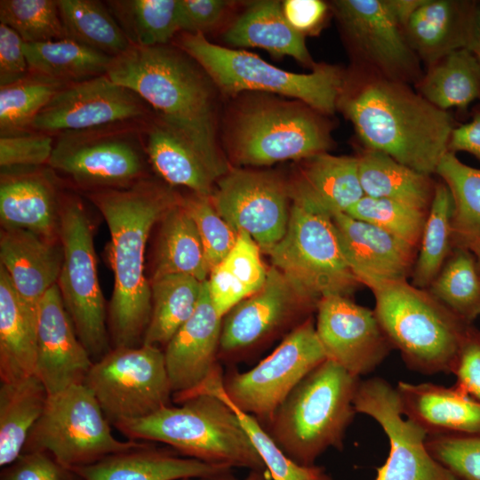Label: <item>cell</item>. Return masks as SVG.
I'll return each instance as SVG.
<instances>
[{
	"label": "cell",
	"instance_id": "cell-1",
	"mask_svg": "<svg viewBox=\"0 0 480 480\" xmlns=\"http://www.w3.org/2000/svg\"><path fill=\"white\" fill-rule=\"evenodd\" d=\"M338 109L364 148L384 153L431 176L445 153L453 120L411 84L353 68L346 73Z\"/></svg>",
	"mask_w": 480,
	"mask_h": 480
},
{
	"label": "cell",
	"instance_id": "cell-2",
	"mask_svg": "<svg viewBox=\"0 0 480 480\" xmlns=\"http://www.w3.org/2000/svg\"><path fill=\"white\" fill-rule=\"evenodd\" d=\"M85 196L102 214L110 234L114 290L108 308L109 338L113 348L139 347L151 315L150 283L145 276L147 242L153 227L182 198L150 178Z\"/></svg>",
	"mask_w": 480,
	"mask_h": 480
},
{
	"label": "cell",
	"instance_id": "cell-3",
	"mask_svg": "<svg viewBox=\"0 0 480 480\" xmlns=\"http://www.w3.org/2000/svg\"><path fill=\"white\" fill-rule=\"evenodd\" d=\"M107 76L140 96L158 120L199 153L219 180L228 173L216 142L209 76L190 56L168 44L131 45L113 58Z\"/></svg>",
	"mask_w": 480,
	"mask_h": 480
},
{
	"label": "cell",
	"instance_id": "cell-4",
	"mask_svg": "<svg viewBox=\"0 0 480 480\" xmlns=\"http://www.w3.org/2000/svg\"><path fill=\"white\" fill-rule=\"evenodd\" d=\"M222 386L140 419L114 426L129 440L164 443L188 458L246 468L269 476L236 410L220 393Z\"/></svg>",
	"mask_w": 480,
	"mask_h": 480
},
{
	"label": "cell",
	"instance_id": "cell-5",
	"mask_svg": "<svg viewBox=\"0 0 480 480\" xmlns=\"http://www.w3.org/2000/svg\"><path fill=\"white\" fill-rule=\"evenodd\" d=\"M359 381V377L325 359L279 405L267 432L295 462L315 465L328 448L342 449L356 413L353 400Z\"/></svg>",
	"mask_w": 480,
	"mask_h": 480
},
{
	"label": "cell",
	"instance_id": "cell-6",
	"mask_svg": "<svg viewBox=\"0 0 480 480\" xmlns=\"http://www.w3.org/2000/svg\"><path fill=\"white\" fill-rule=\"evenodd\" d=\"M371 290L377 319L408 368L424 374L452 373L472 324L407 280L382 283Z\"/></svg>",
	"mask_w": 480,
	"mask_h": 480
},
{
	"label": "cell",
	"instance_id": "cell-7",
	"mask_svg": "<svg viewBox=\"0 0 480 480\" xmlns=\"http://www.w3.org/2000/svg\"><path fill=\"white\" fill-rule=\"evenodd\" d=\"M176 41L177 47L227 93L263 91L298 99L326 116L338 109L346 73L336 66L316 64L311 73L297 74L272 66L251 52L210 43L201 33L180 32Z\"/></svg>",
	"mask_w": 480,
	"mask_h": 480
},
{
	"label": "cell",
	"instance_id": "cell-8",
	"mask_svg": "<svg viewBox=\"0 0 480 480\" xmlns=\"http://www.w3.org/2000/svg\"><path fill=\"white\" fill-rule=\"evenodd\" d=\"M421 0L331 3L355 68L414 85L423 76L404 27Z\"/></svg>",
	"mask_w": 480,
	"mask_h": 480
},
{
	"label": "cell",
	"instance_id": "cell-9",
	"mask_svg": "<svg viewBox=\"0 0 480 480\" xmlns=\"http://www.w3.org/2000/svg\"><path fill=\"white\" fill-rule=\"evenodd\" d=\"M146 123L58 133L47 166L86 193L130 188L148 178Z\"/></svg>",
	"mask_w": 480,
	"mask_h": 480
},
{
	"label": "cell",
	"instance_id": "cell-10",
	"mask_svg": "<svg viewBox=\"0 0 480 480\" xmlns=\"http://www.w3.org/2000/svg\"><path fill=\"white\" fill-rule=\"evenodd\" d=\"M273 267L317 307L329 295L348 297L359 281L342 253L332 217L292 203L284 237L267 252Z\"/></svg>",
	"mask_w": 480,
	"mask_h": 480
},
{
	"label": "cell",
	"instance_id": "cell-11",
	"mask_svg": "<svg viewBox=\"0 0 480 480\" xmlns=\"http://www.w3.org/2000/svg\"><path fill=\"white\" fill-rule=\"evenodd\" d=\"M306 104L260 102L244 107L228 135L235 160L245 165L277 162L325 153L332 147V124Z\"/></svg>",
	"mask_w": 480,
	"mask_h": 480
},
{
	"label": "cell",
	"instance_id": "cell-12",
	"mask_svg": "<svg viewBox=\"0 0 480 480\" xmlns=\"http://www.w3.org/2000/svg\"><path fill=\"white\" fill-rule=\"evenodd\" d=\"M59 235L63 263L57 285L77 337L96 362L111 349L108 311L99 283L93 227L74 195H63Z\"/></svg>",
	"mask_w": 480,
	"mask_h": 480
},
{
	"label": "cell",
	"instance_id": "cell-13",
	"mask_svg": "<svg viewBox=\"0 0 480 480\" xmlns=\"http://www.w3.org/2000/svg\"><path fill=\"white\" fill-rule=\"evenodd\" d=\"M109 423L93 393L84 383L72 386L49 396L23 452H47L62 467L72 471L108 455L147 444L116 439L112 435Z\"/></svg>",
	"mask_w": 480,
	"mask_h": 480
},
{
	"label": "cell",
	"instance_id": "cell-14",
	"mask_svg": "<svg viewBox=\"0 0 480 480\" xmlns=\"http://www.w3.org/2000/svg\"><path fill=\"white\" fill-rule=\"evenodd\" d=\"M84 385L113 425L149 416L172 396L164 353L148 345L112 348L93 362Z\"/></svg>",
	"mask_w": 480,
	"mask_h": 480
},
{
	"label": "cell",
	"instance_id": "cell-15",
	"mask_svg": "<svg viewBox=\"0 0 480 480\" xmlns=\"http://www.w3.org/2000/svg\"><path fill=\"white\" fill-rule=\"evenodd\" d=\"M325 359L316 325L308 318L256 366L223 378L220 393L232 406L268 426L296 385Z\"/></svg>",
	"mask_w": 480,
	"mask_h": 480
},
{
	"label": "cell",
	"instance_id": "cell-16",
	"mask_svg": "<svg viewBox=\"0 0 480 480\" xmlns=\"http://www.w3.org/2000/svg\"><path fill=\"white\" fill-rule=\"evenodd\" d=\"M353 404L356 412L376 420L388 439V456L374 480H459L428 452V432L404 414L397 390L387 380H360Z\"/></svg>",
	"mask_w": 480,
	"mask_h": 480
},
{
	"label": "cell",
	"instance_id": "cell-17",
	"mask_svg": "<svg viewBox=\"0 0 480 480\" xmlns=\"http://www.w3.org/2000/svg\"><path fill=\"white\" fill-rule=\"evenodd\" d=\"M133 91L102 75L66 84L40 111L32 130L56 135L121 124H144L155 115Z\"/></svg>",
	"mask_w": 480,
	"mask_h": 480
},
{
	"label": "cell",
	"instance_id": "cell-18",
	"mask_svg": "<svg viewBox=\"0 0 480 480\" xmlns=\"http://www.w3.org/2000/svg\"><path fill=\"white\" fill-rule=\"evenodd\" d=\"M210 196L219 214L237 232H246L266 253L284 236L289 218L287 183L275 174L232 170Z\"/></svg>",
	"mask_w": 480,
	"mask_h": 480
},
{
	"label": "cell",
	"instance_id": "cell-19",
	"mask_svg": "<svg viewBox=\"0 0 480 480\" xmlns=\"http://www.w3.org/2000/svg\"><path fill=\"white\" fill-rule=\"evenodd\" d=\"M316 331L326 356L350 374L373 372L393 348L374 310L341 295L322 298Z\"/></svg>",
	"mask_w": 480,
	"mask_h": 480
},
{
	"label": "cell",
	"instance_id": "cell-20",
	"mask_svg": "<svg viewBox=\"0 0 480 480\" xmlns=\"http://www.w3.org/2000/svg\"><path fill=\"white\" fill-rule=\"evenodd\" d=\"M316 308L272 266L262 288L239 302L223 317L219 356H237Z\"/></svg>",
	"mask_w": 480,
	"mask_h": 480
},
{
	"label": "cell",
	"instance_id": "cell-21",
	"mask_svg": "<svg viewBox=\"0 0 480 480\" xmlns=\"http://www.w3.org/2000/svg\"><path fill=\"white\" fill-rule=\"evenodd\" d=\"M222 319L212 304L205 280L196 311L164 352L176 403L181 404L205 383L222 376L218 363Z\"/></svg>",
	"mask_w": 480,
	"mask_h": 480
},
{
	"label": "cell",
	"instance_id": "cell-22",
	"mask_svg": "<svg viewBox=\"0 0 480 480\" xmlns=\"http://www.w3.org/2000/svg\"><path fill=\"white\" fill-rule=\"evenodd\" d=\"M92 364L56 284L44 294L38 308L35 374L51 396L84 384Z\"/></svg>",
	"mask_w": 480,
	"mask_h": 480
},
{
	"label": "cell",
	"instance_id": "cell-23",
	"mask_svg": "<svg viewBox=\"0 0 480 480\" xmlns=\"http://www.w3.org/2000/svg\"><path fill=\"white\" fill-rule=\"evenodd\" d=\"M332 220L345 260L360 284L371 289L412 275L418 248L346 213Z\"/></svg>",
	"mask_w": 480,
	"mask_h": 480
},
{
	"label": "cell",
	"instance_id": "cell-24",
	"mask_svg": "<svg viewBox=\"0 0 480 480\" xmlns=\"http://www.w3.org/2000/svg\"><path fill=\"white\" fill-rule=\"evenodd\" d=\"M62 198L59 180L49 166L1 172V227L59 239Z\"/></svg>",
	"mask_w": 480,
	"mask_h": 480
},
{
	"label": "cell",
	"instance_id": "cell-25",
	"mask_svg": "<svg viewBox=\"0 0 480 480\" xmlns=\"http://www.w3.org/2000/svg\"><path fill=\"white\" fill-rule=\"evenodd\" d=\"M62 263L60 238L21 228H1L0 266L21 300L36 313L44 294L57 284Z\"/></svg>",
	"mask_w": 480,
	"mask_h": 480
},
{
	"label": "cell",
	"instance_id": "cell-26",
	"mask_svg": "<svg viewBox=\"0 0 480 480\" xmlns=\"http://www.w3.org/2000/svg\"><path fill=\"white\" fill-rule=\"evenodd\" d=\"M288 183L292 203L330 217L347 211L364 196L356 156L328 152L300 160Z\"/></svg>",
	"mask_w": 480,
	"mask_h": 480
},
{
	"label": "cell",
	"instance_id": "cell-27",
	"mask_svg": "<svg viewBox=\"0 0 480 480\" xmlns=\"http://www.w3.org/2000/svg\"><path fill=\"white\" fill-rule=\"evenodd\" d=\"M479 6L467 0H422L404 27L406 39L427 67L469 47Z\"/></svg>",
	"mask_w": 480,
	"mask_h": 480
},
{
	"label": "cell",
	"instance_id": "cell-28",
	"mask_svg": "<svg viewBox=\"0 0 480 480\" xmlns=\"http://www.w3.org/2000/svg\"><path fill=\"white\" fill-rule=\"evenodd\" d=\"M230 470L226 466L178 457L147 444L141 448L108 455L71 472L83 480H182L208 478Z\"/></svg>",
	"mask_w": 480,
	"mask_h": 480
},
{
	"label": "cell",
	"instance_id": "cell-29",
	"mask_svg": "<svg viewBox=\"0 0 480 480\" xmlns=\"http://www.w3.org/2000/svg\"><path fill=\"white\" fill-rule=\"evenodd\" d=\"M396 388L404 414L428 435H480V402L452 386L399 381Z\"/></svg>",
	"mask_w": 480,
	"mask_h": 480
},
{
	"label": "cell",
	"instance_id": "cell-30",
	"mask_svg": "<svg viewBox=\"0 0 480 480\" xmlns=\"http://www.w3.org/2000/svg\"><path fill=\"white\" fill-rule=\"evenodd\" d=\"M143 140L149 164L164 180L196 195L212 196L219 178L179 133L154 116L143 126Z\"/></svg>",
	"mask_w": 480,
	"mask_h": 480
},
{
	"label": "cell",
	"instance_id": "cell-31",
	"mask_svg": "<svg viewBox=\"0 0 480 480\" xmlns=\"http://www.w3.org/2000/svg\"><path fill=\"white\" fill-rule=\"evenodd\" d=\"M38 314L20 297L0 266V378L15 381L35 374Z\"/></svg>",
	"mask_w": 480,
	"mask_h": 480
},
{
	"label": "cell",
	"instance_id": "cell-32",
	"mask_svg": "<svg viewBox=\"0 0 480 480\" xmlns=\"http://www.w3.org/2000/svg\"><path fill=\"white\" fill-rule=\"evenodd\" d=\"M224 40L235 46L262 48L275 56H291L312 68L316 66L305 36L289 24L279 1L251 4L226 30Z\"/></svg>",
	"mask_w": 480,
	"mask_h": 480
},
{
	"label": "cell",
	"instance_id": "cell-33",
	"mask_svg": "<svg viewBox=\"0 0 480 480\" xmlns=\"http://www.w3.org/2000/svg\"><path fill=\"white\" fill-rule=\"evenodd\" d=\"M356 157L359 180L364 196L390 199L428 212L436 183L429 175L372 149L363 148Z\"/></svg>",
	"mask_w": 480,
	"mask_h": 480
},
{
	"label": "cell",
	"instance_id": "cell-34",
	"mask_svg": "<svg viewBox=\"0 0 480 480\" xmlns=\"http://www.w3.org/2000/svg\"><path fill=\"white\" fill-rule=\"evenodd\" d=\"M160 222L151 280L169 275L207 280L210 268L204 249L183 198L166 212Z\"/></svg>",
	"mask_w": 480,
	"mask_h": 480
},
{
	"label": "cell",
	"instance_id": "cell-35",
	"mask_svg": "<svg viewBox=\"0 0 480 480\" xmlns=\"http://www.w3.org/2000/svg\"><path fill=\"white\" fill-rule=\"evenodd\" d=\"M48 398L46 388L36 374L15 381L1 382V467L10 466L21 455Z\"/></svg>",
	"mask_w": 480,
	"mask_h": 480
},
{
	"label": "cell",
	"instance_id": "cell-36",
	"mask_svg": "<svg viewBox=\"0 0 480 480\" xmlns=\"http://www.w3.org/2000/svg\"><path fill=\"white\" fill-rule=\"evenodd\" d=\"M267 270L260 248L246 232L239 231L229 253L210 272L208 290L218 314L224 317L239 302L264 285Z\"/></svg>",
	"mask_w": 480,
	"mask_h": 480
},
{
	"label": "cell",
	"instance_id": "cell-37",
	"mask_svg": "<svg viewBox=\"0 0 480 480\" xmlns=\"http://www.w3.org/2000/svg\"><path fill=\"white\" fill-rule=\"evenodd\" d=\"M413 87L441 110L466 111L480 101V64L469 49L454 51L428 66Z\"/></svg>",
	"mask_w": 480,
	"mask_h": 480
},
{
	"label": "cell",
	"instance_id": "cell-38",
	"mask_svg": "<svg viewBox=\"0 0 480 480\" xmlns=\"http://www.w3.org/2000/svg\"><path fill=\"white\" fill-rule=\"evenodd\" d=\"M204 282L186 275L150 280L151 315L142 345L168 344L196 311Z\"/></svg>",
	"mask_w": 480,
	"mask_h": 480
},
{
	"label": "cell",
	"instance_id": "cell-39",
	"mask_svg": "<svg viewBox=\"0 0 480 480\" xmlns=\"http://www.w3.org/2000/svg\"><path fill=\"white\" fill-rule=\"evenodd\" d=\"M23 49L30 71L65 84L106 75L113 60L70 38L24 43Z\"/></svg>",
	"mask_w": 480,
	"mask_h": 480
},
{
	"label": "cell",
	"instance_id": "cell-40",
	"mask_svg": "<svg viewBox=\"0 0 480 480\" xmlns=\"http://www.w3.org/2000/svg\"><path fill=\"white\" fill-rule=\"evenodd\" d=\"M436 174L452 198V246L468 248L480 243V168L467 165L455 154L447 152Z\"/></svg>",
	"mask_w": 480,
	"mask_h": 480
},
{
	"label": "cell",
	"instance_id": "cell-41",
	"mask_svg": "<svg viewBox=\"0 0 480 480\" xmlns=\"http://www.w3.org/2000/svg\"><path fill=\"white\" fill-rule=\"evenodd\" d=\"M108 10L131 45H164L180 32L179 0H108Z\"/></svg>",
	"mask_w": 480,
	"mask_h": 480
},
{
	"label": "cell",
	"instance_id": "cell-42",
	"mask_svg": "<svg viewBox=\"0 0 480 480\" xmlns=\"http://www.w3.org/2000/svg\"><path fill=\"white\" fill-rule=\"evenodd\" d=\"M68 38L115 58L131 44L105 2L57 0Z\"/></svg>",
	"mask_w": 480,
	"mask_h": 480
},
{
	"label": "cell",
	"instance_id": "cell-43",
	"mask_svg": "<svg viewBox=\"0 0 480 480\" xmlns=\"http://www.w3.org/2000/svg\"><path fill=\"white\" fill-rule=\"evenodd\" d=\"M452 207V198L447 186L442 180L436 182L434 196L411 275V284L418 288H428L453 248Z\"/></svg>",
	"mask_w": 480,
	"mask_h": 480
},
{
	"label": "cell",
	"instance_id": "cell-44",
	"mask_svg": "<svg viewBox=\"0 0 480 480\" xmlns=\"http://www.w3.org/2000/svg\"><path fill=\"white\" fill-rule=\"evenodd\" d=\"M428 292L468 323L480 316V270L475 255L453 247Z\"/></svg>",
	"mask_w": 480,
	"mask_h": 480
},
{
	"label": "cell",
	"instance_id": "cell-45",
	"mask_svg": "<svg viewBox=\"0 0 480 480\" xmlns=\"http://www.w3.org/2000/svg\"><path fill=\"white\" fill-rule=\"evenodd\" d=\"M66 84L30 71L24 78L0 87V136L32 131L40 111Z\"/></svg>",
	"mask_w": 480,
	"mask_h": 480
},
{
	"label": "cell",
	"instance_id": "cell-46",
	"mask_svg": "<svg viewBox=\"0 0 480 480\" xmlns=\"http://www.w3.org/2000/svg\"><path fill=\"white\" fill-rule=\"evenodd\" d=\"M0 21L27 44L68 38L57 0H1Z\"/></svg>",
	"mask_w": 480,
	"mask_h": 480
},
{
	"label": "cell",
	"instance_id": "cell-47",
	"mask_svg": "<svg viewBox=\"0 0 480 480\" xmlns=\"http://www.w3.org/2000/svg\"><path fill=\"white\" fill-rule=\"evenodd\" d=\"M346 214L419 248L428 212L390 199L364 196Z\"/></svg>",
	"mask_w": 480,
	"mask_h": 480
},
{
	"label": "cell",
	"instance_id": "cell-48",
	"mask_svg": "<svg viewBox=\"0 0 480 480\" xmlns=\"http://www.w3.org/2000/svg\"><path fill=\"white\" fill-rule=\"evenodd\" d=\"M232 407L273 480H332L324 468L315 465L303 466L295 462L278 447L253 416Z\"/></svg>",
	"mask_w": 480,
	"mask_h": 480
},
{
	"label": "cell",
	"instance_id": "cell-49",
	"mask_svg": "<svg viewBox=\"0 0 480 480\" xmlns=\"http://www.w3.org/2000/svg\"><path fill=\"white\" fill-rule=\"evenodd\" d=\"M183 204L196 225L211 272L233 249L239 232L219 214L210 196L193 194Z\"/></svg>",
	"mask_w": 480,
	"mask_h": 480
},
{
	"label": "cell",
	"instance_id": "cell-50",
	"mask_svg": "<svg viewBox=\"0 0 480 480\" xmlns=\"http://www.w3.org/2000/svg\"><path fill=\"white\" fill-rule=\"evenodd\" d=\"M426 447L459 480H480V435H428Z\"/></svg>",
	"mask_w": 480,
	"mask_h": 480
},
{
	"label": "cell",
	"instance_id": "cell-51",
	"mask_svg": "<svg viewBox=\"0 0 480 480\" xmlns=\"http://www.w3.org/2000/svg\"><path fill=\"white\" fill-rule=\"evenodd\" d=\"M53 145L54 135L33 130L0 136L1 172L47 166Z\"/></svg>",
	"mask_w": 480,
	"mask_h": 480
},
{
	"label": "cell",
	"instance_id": "cell-52",
	"mask_svg": "<svg viewBox=\"0 0 480 480\" xmlns=\"http://www.w3.org/2000/svg\"><path fill=\"white\" fill-rule=\"evenodd\" d=\"M452 373L458 391L480 402V330L472 324L463 340Z\"/></svg>",
	"mask_w": 480,
	"mask_h": 480
},
{
	"label": "cell",
	"instance_id": "cell-53",
	"mask_svg": "<svg viewBox=\"0 0 480 480\" xmlns=\"http://www.w3.org/2000/svg\"><path fill=\"white\" fill-rule=\"evenodd\" d=\"M70 470L44 452H24L6 468L2 480H70Z\"/></svg>",
	"mask_w": 480,
	"mask_h": 480
},
{
	"label": "cell",
	"instance_id": "cell-54",
	"mask_svg": "<svg viewBox=\"0 0 480 480\" xmlns=\"http://www.w3.org/2000/svg\"><path fill=\"white\" fill-rule=\"evenodd\" d=\"M228 4L223 0H179L180 32L204 34L217 24Z\"/></svg>",
	"mask_w": 480,
	"mask_h": 480
},
{
	"label": "cell",
	"instance_id": "cell-55",
	"mask_svg": "<svg viewBox=\"0 0 480 480\" xmlns=\"http://www.w3.org/2000/svg\"><path fill=\"white\" fill-rule=\"evenodd\" d=\"M24 41L11 28L0 24V87L24 78L30 72Z\"/></svg>",
	"mask_w": 480,
	"mask_h": 480
},
{
	"label": "cell",
	"instance_id": "cell-56",
	"mask_svg": "<svg viewBox=\"0 0 480 480\" xmlns=\"http://www.w3.org/2000/svg\"><path fill=\"white\" fill-rule=\"evenodd\" d=\"M282 5L289 24L303 36L318 32L329 11L320 0H286Z\"/></svg>",
	"mask_w": 480,
	"mask_h": 480
},
{
	"label": "cell",
	"instance_id": "cell-57",
	"mask_svg": "<svg viewBox=\"0 0 480 480\" xmlns=\"http://www.w3.org/2000/svg\"><path fill=\"white\" fill-rule=\"evenodd\" d=\"M468 152L480 160V103L472 111L470 122L454 126L449 139L448 152Z\"/></svg>",
	"mask_w": 480,
	"mask_h": 480
},
{
	"label": "cell",
	"instance_id": "cell-58",
	"mask_svg": "<svg viewBox=\"0 0 480 480\" xmlns=\"http://www.w3.org/2000/svg\"><path fill=\"white\" fill-rule=\"evenodd\" d=\"M468 49L475 55L480 64V6L476 18V27Z\"/></svg>",
	"mask_w": 480,
	"mask_h": 480
},
{
	"label": "cell",
	"instance_id": "cell-59",
	"mask_svg": "<svg viewBox=\"0 0 480 480\" xmlns=\"http://www.w3.org/2000/svg\"><path fill=\"white\" fill-rule=\"evenodd\" d=\"M201 480H236V479H235L232 476L229 475V472H228V473L218 475L215 476L203 478ZM243 480H267V476L260 472L251 470L248 476Z\"/></svg>",
	"mask_w": 480,
	"mask_h": 480
},
{
	"label": "cell",
	"instance_id": "cell-60",
	"mask_svg": "<svg viewBox=\"0 0 480 480\" xmlns=\"http://www.w3.org/2000/svg\"><path fill=\"white\" fill-rule=\"evenodd\" d=\"M468 249L470 250L472 253L475 255L477 264H478L479 270H480V243L473 244L469 246Z\"/></svg>",
	"mask_w": 480,
	"mask_h": 480
},
{
	"label": "cell",
	"instance_id": "cell-61",
	"mask_svg": "<svg viewBox=\"0 0 480 480\" xmlns=\"http://www.w3.org/2000/svg\"><path fill=\"white\" fill-rule=\"evenodd\" d=\"M182 480H191V479H182Z\"/></svg>",
	"mask_w": 480,
	"mask_h": 480
}]
</instances>
